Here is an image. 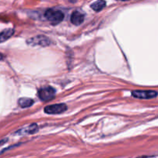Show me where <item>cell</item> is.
I'll list each match as a JSON object with an SVG mask.
<instances>
[{
	"instance_id": "6da1fadb",
	"label": "cell",
	"mask_w": 158,
	"mask_h": 158,
	"mask_svg": "<svg viewBox=\"0 0 158 158\" xmlns=\"http://www.w3.org/2000/svg\"><path fill=\"white\" fill-rule=\"evenodd\" d=\"M45 17L52 23V25H57L63 21L64 15L58 9H49L45 12Z\"/></svg>"
},
{
	"instance_id": "7a4b0ae2",
	"label": "cell",
	"mask_w": 158,
	"mask_h": 158,
	"mask_svg": "<svg viewBox=\"0 0 158 158\" xmlns=\"http://www.w3.org/2000/svg\"><path fill=\"white\" fill-rule=\"evenodd\" d=\"M56 94V91L52 87H45L39 90L38 96L41 100L48 101L52 99Z\"/></svg>"
},
{
	"instance_id": "3957f363",
	"label": "cell",
	"mask_w": 158,
	"mask_h": 158,
	"mask_svg": "<svg viewBox=\"0 0 158 158\" xmlns=\"http://www.w3.org/2000/svg\"><path fill=\"white\" fill-rule=\"evenodd\" d=\"M67 109V106L65 104H56L46 106L44 108V112L47 114H60L64 112Z\"/></svg>"
},
{
	"instance_id": "277c9868",
	"label": "cell",
	"mask_w": 158,
	"mask_h": 158,
	"mask_svg": "<svg viewBox=\"0 0 158 158\" xmlns=\"http://www.w3.org/2000/svg\"><path fill=\"white\" fill-rule=\"evenodd\" d=\"M27 43L31 46H46L49 44V40L44 36H37L29 39L27 40Z\"/></svg>"
},
{
	"instance_id": "5b68a950",
	"label": "cell",
	"mask_w": 158,
	"mask_h": 158,
	"mask_svg": "<svg viewBox=\"0 0 158 158\" xmlns=\"http://www.w3.org/2000/svg\"><path fill=\"white\" fill-rule=\"evenodd\" d=\"M158 93L155 91H133L132 95L137 99H150L157 97Z\"/></svg>"
},
{
	"instance_id": "8992f818",
	"label": "cell",
	"mask_w": 158,
	"mask_h": 158,
	"mask_svg": "<svg viewBox=\"0 0 158 158\" xmlns=\"http://www.w3.org/2000/svg\"><path fill=\"white\" fill-rule=\"evenodd\" d=\"M84 21V15L79 11H75L71 15V22L73 24L79 26Z\"/></svg>"
},
{
	"instance_id": "52a82bcc",
	"label": "cell",
	"mask_w": 158,
	"mask_h": 158,
	"mask_svg": "<svg viewBox=\"0 0 158 158\" xmlns=\"http://www.w3.org/2000/svg\"><path fill=\"white\" fill-rule=\"evenodd\" d=\"M38 131V125L36 124L33 123L29 125V126L26 127V128H23L22 129H20L19 131H18L17 133L19 134H33V133H35Z\"/></svg>"
},
{
	"instance_id": "ba28073f",
	"label": "cell",
	"mask_w": 158,
	"mask_h": 158,
	"mask_svg": "<svg viewBox=\"0 0 158 158\" xmlns=\"http://www.w3.org/2000/svg\"><path fill=\"white\" fill-rule=\"evenodd\" d=\"M14 33L13 29H5L2 32H0V43L6 41L8 39L10 38Z\"/></svg>"
},
{
	"instance_id": "9c48e42d",
	"label": "cell",
	"mask_w": 158,
	"mask_h": 158,
	"mask_svg": "<svg viewBox=\"0 0 158 158\" xmlns=\"http://www.w3.org/2000/svg\"><path fill=\"white\" fill-rule=\"evenodd\" d=\"M18 103L22 108H28L33 105L34 101L29 98H21L18 100Z\"/></svg>"
},
{
	"instance_id": "30bf717a",
	"label": "cell",
	"mask_w": 158,
	"mask_h": 158,
	"mask_svg": "<svg viewBox=\"0 0 158 158\" xmlns=\"http://www.w3.org/2000/svg\"><path fill=\"white\" fill-rule=\"evenodd\" d=\"M106 6V2L104 0H98L91 5V8L96 12H100Z\"/></svg>"
},
{
	"instance_id": "8fae6325",
	"label": "cell",
	"mask_w": 158,
	"mask_h": 158,
	"mask_svg": "<svg viewBox=\"0 0 158 158\" xmlns=\"http://www.w3.org/2000/svg\"><path fill=\"white\" fill-rule=\"evenodd\" d=\"M137 158H158V156H142Z\"/></svg>"
},
{
	"instance_id": "7c38bea8",
	"label": "cell",
	"mask_w": 158,
	"mask_h": 158,
	"mask_svg": "<svg viewBox=\"0 0 158 158\" xmlns=\"http://www.w3.org/2000/svg\"><path fill=\"white\" fill-rule=\"evenodd\" d=\"M7 140H8V139H2V140H0V147H1V146H2L3 144L6 143L7 142Z\"/></svg>"
},
{
	"instance_id": "4fadbf2b",
	"label": "cell",
	"mask_w": 158,
	"mask_h": 158,
	"mask_svg": "<svg viewBox=\"0 0 158 158\" xmlns=\"http://www.w3.org/2000/svg\"><path fill=\"white\" fill-rule=\"evenodd\" d=\"M121 1H127V0H121Z\"/></svg>"
}]
</instances>
